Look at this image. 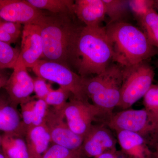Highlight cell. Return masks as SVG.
<instances>
[{
    "label": "cell",
    "mask_w": 158,
    "mask_h": 158,
    "mask_svg": "<svg viewBox=\"0 0 158 158\" xmlns=\"http://www.w3.org/2000/svg\"><path fill=\"white\" fill-rule=\"evenodd\" d=\"M75 15L44 14L40 18L36 25L43 44L42 59L73 68L77 43L84 27L74 21Z\"/></svg>",
    "instance_id": "cell-1"
},
{
    "label": "cell",
    "mask_w": 158,
    "mask_h": 158,
    "mask_svg": "<svg viewBox=\"0 0 158 158\" xmlns=\"http://www.w3.org/2000/svg\"><path fill=\"white\" fill-rule=\"evenodd\" d=\"M113 61L123 68L145 62L158 54L140 29L124 21L109 23L106 27Z\"/></svg>",
    "instance_id": "cell-2"
},
{
    "label": "cell",
    "mask_w": 158,
    "mask_h": 158,
    "mask_svg": "<svg viewBox=\"0 0 158 158\" xmlns=\"http://www.w3.org/2000/svg\"><path fill=\"white\" fill-rule=\"evenodd\" d=\"M113 61L106 27L84 26L77 43L73 68L82 77L104 71Z\"/></svg>",
    "instance_id": "cell-3"
},
{
    "label": "cell",
    "mask_w": 158,
    "mask_h": 158,
    "mask_svg": "<svg viewBox=\"0 0 158 158\" xmlns=\"http://www.w3.org/2000/svg\"><path fill=\"white\" fill-rule=\"evenodd\" d=\"M123 67L110 65L95 77H84L85 93L92 104L110 115L120 100Z\"/></svg>",
    "instance_id": "cell-4"
},
{
    "label": "cell",
    "mask_w": 158,
    "mask_h": 158,
    "mask_svg": "<svg viewBox=\"0 0 158 158\" xmlns=\"http://www.w3.org/2000/svg\"><path fill=\"white\" fill-rule=\"evenodd\" d=\"M155 75L153 68L145 62L123 68L120 100L117 107L130 109L144 97L153 84Z\"/></svg>",
    "instance_id": "cell-5"
},
{
    "label": "cell",
    "mask_w": 158,
    "mask_h": 158,
    "mask_svg": "<svg viewBox=\"0 0 158 158\" xmlns=\"http://www.w3.org/2000/svg\"><path fill=\"white\" fill-rule=\"evenodd\" d=\"M31 69L37 77L56 83L60 87L69 90L73 98L89 102L85 93L84 77L67 66L41 59Z\"/></svg>",
    "instance_id": "cell-6"
},
{
    "label": "cell",
    "mask_w": 158,
    "mask_h": 158,
    "mask_svg": "<svg viewBox=\"0 0 158 158\" xmlns=\"http://www.w3.org/2000/svg\"><path fill=\"white\" fill-rule=\"evenodd\" d=\"M63 111L70 129L83 138L89 131L93 122L104 124L110 116L89 102L80 100L72 97L66 103Z\"/></svg>",
    "instance_id": "cell-7"
},
{
    "label": "cell",
    "mask_w": 158,
    "mask_h": 158,
    "mask_svg": "<svg viewBox=\"0 0 158 158\" xmlns=\"http://www.w3.org/2000/svg\"><path fill=\"white\" fill-rule=\"evenodd\" d=\"M104 124L115 132L126 131L138 134L146 140L150 147L155 145L153 130L144 108L140 110L130 108L113 113Z\"/></svg>",
    "instance_id": "cell-8"
},
{
    "label": "cell",
    "mask_w": 158,
    "mask_h": 158,
    "mask_svg": "<svg viewBox=\"0 0 158 158\" xmlns=\"http://www.w3.org/2000/svg\"><path fill=\"white\" fill-rule=\"evenodd\" d=\"M64 108L49 107L44 123L54 144L72 150H81L84 138L74 133L69 127L64 115Z\"/></svg>",
    "instance_id": "cell-9"
},
{
    "label": "cell",
    "mask_w": 158,
    "mask_h": 158,
    "mask_svg": "<svg viewBox=\"0 0 158 158\" xmlns=\"http://www.w3.org/2000/svg\"><path fill=\"white\" fill-rule=\"evenodd\" d=\"M19 59L9 77L5 88L12 103L16 107L31 100L34 90V81L27 69Z\"/></svg>",
    "instance_id": "cell-10"
},
{
    "label": "cell",
    "mask_w": 158,
    "mask_h": 158,
    "mask_svg": "<svg viewBox=\"0 0 158 158\" xmlns=\"http://www.w3.org/2000/svg\"><path fill=\"white\" fill-rule=\"evenodd\" d=\"M117 140L107 126L93 124L84 138L81 147L83 156L95 158L104 153L117 149Z\"/></svg>",
    "instance_id": "cell-11"
},
{
    "label": "cell",
    "mask_w": 158,
    "mask_h": 158,
    "mask_svg": "<svg viewBox=\"0 0 158 158\" xmlns=\"http://www.w3.org/2000/svg\"><path fill=\"white\" fill-rule=\"evenodd\" d=\"M44 14L27 0H0V19L24 26L36 24Z\"/></svg>",
    "instance_id": "cell-12"
},
{
    "label": "cell",
    "mask_w": 158,
    "mask_h": 158,
    "mask_svg": "<svg viewBox=\"0 0 158 158\" xmlns=\"http://www.w3.org/2000/svg\"><path fill=\"white\" fill-rule=\"evenodd\" d=\"M22 34L19 59L22 60L27 68H32L43 56V44L40 28L36 24L26 25Z\"/></svg>",
    "instance_id": "cell-13"
},
{
    "label": "cell",
    "mask_w": 158,
    "mask_h": 158,
    "mask_svg": "<svg viewBox=\"0 0 158 158\" xmlns=\"http://www.w3.org/2000/svg\"><path fill=\"white\" fill-rule=\"evenodd\" d=\"M21 116L8 94H0V131L25 136L26 131Z\"/></svg>",
    "instance_id": "cell-14"
},
{
    "label": "cell",
    "mask_w": 158,
    "mask_h": 158,
    "mask_svg": "<svg viewBox=\"0 0 158 158\" xmlns=\"http://www.w3.org/2000/svg\"><path fill=\"white\" fill-rule=\"evenodd\" d=\"M121 150L129 158H152V150L143 137L132 132H116Z\"/></svg>",
    "instance_id": "cell-15"
},
{
    "label": "cell",
    "mask_w": 158,
    "mask_h": 158,
    "mask_svg": "<svg viewBox=\"0 0 158 158\" xmlns=\"http://www.w3.org/2000/svg\"><path fill=\"white\" fill-rule=\"evenodd\" d=\"M75 15L87 27H98L105 19L106 8L103 0H76Z\"/></svg>",
    "instance_id": "cell-16"
},
{
    "label": "cell",
    "mask_w": 158,
    "mask_h": 158,
    "mask_svg": "<svg viewBox=\"0 0 158 158\" xmlns=\"http://www.w3.org/2000/svg\"><path fill=\"white\" fill-rule=\"evenodd\" d=\"M25 139L29 158H42L52 142L50 135L44 123L30 128L26 132Z\"/></svg>",
    "instance_id": "cell-17"
},
{
    "label": "cell",
    "mask_w": 158,
    "mask_h": 158,
    "mask_svg": "<svg viewBox=\"0 0 158 158\" xmlns=\"http://www.w3.org/2000/svg\"><path fill=\"white\" fill-rule=\"evenodd\" d=\"M1 137V148L6 158H29L24 136L15 133H3Z\"/></svg>",
    "instance_id": "cell-18"
},
{
    "label": "cell",
    "mask_w": 158,
    "mask_h": 158,
    "mask_svg": "<svg viewBox=\"0 0 158 158\" xmlns=\"http://www.w3.org/2000/svg\"><path fill=\"white\" fill-rule=\"evenodd\" d=\"M143 98L144 108L153 130L156 144L158 142V84H152Z\"/></svg>",
    "instance_id": "cell-19"
},
{
    "label": "cell",
    "mask_w": 158,
    "mask_h": 158,
    "mask_svg": "<svg viewBox=\"0 0 158 158\" xmlns=\"http://www.w3.org/2000/svg\"><path fill=\"white\" fill-rule=\"evenodd\" d=\"M36 9L47 10L54 15H75L73 0H27Z\"/></svg>",
    "instance_id": "cell-20"
},
{
    "label": "cell",
    "mask_w": 158,
    "mask_h": 158,
    "mask_svg": "<svg viewBox=\"0 0 158 158\" xmlns=\"http://www.w3.org/2000/svg\"><path fill=\"white\" fill-rule=\"evenodd\" d=\"M150 43L158 50V14L152 9L138 19Z\"/></svg>",
    "instance_id": "cell-21"
},
{
    "label": "cell",
    "mask_w": 158,
    "mask_h": 158,
    "mask_svg": "<svg viewBox=\"0 0 158 158\" xmlns=\"http://www.w3.org/2000/svg\"><path fill=\"white\" fill-rule=\"evenodd\" d=\"M106 8V15L110 18V23L123 21L128 12V1L103 0Z\"/></svg>",
    "instance_id": "cell-22"
},
{
    "label": "cell",
    "mask_w": 158,
    "mask_h": 158,
    "mask_svg": "<svg viewBox=\"0 0 158 158\" xmlns=\"http://www.w3.org/2000/svg\"><path fill=\"white\" fill-rule=\"evenodd\" d=\"M20 50L7 43L0 41V70L13 69L19 57Z\"/></svg>",
    "instance_id": "cell-23"
},
{
    "label": "cell",
    "mask_w": 158,
    "mask_h": 158,
    "mask_svg": "<svg viewBox=\"0 0 158 158\" xmlns=\"http://www.w3.org/2000/svg\"><path fill=\"white\" fill-rule=\"evenodd\" d=\"M73 97L67 89L59 87L56 90H52L44 100L49 106L55 108H62L68 102V99Z\"/></svg>",
    "instance_id": "cell-24"
},
{
    "label": "cell",
    "mask_w": 158,
    "mask_h": 158,
    "mask_svg": "<svg viewBox=\"0 0 158 158\" xmlns=\"http://www.w3.org/2000/svg\"><path fill=\"white\" fill-rule=\"evenodd\" d=\"M84 158L81 150H72L65 147L54 144L49 147L42 158Z\"/></svg>",
    "instance_id": "cell-25"
},
{
    "label": "cell",
    "mask_w": 158,
    "mask_h": 158,
    "mask_svg": "<svg viewBox=\"0 0 158 158\" xmlns=\"http://www.w3.org/2000/svg\"><path fill=\"white\" fill-rule=\"evenodd\" d=\"M156 4L153 0H129V7L137 19L142 17L152 9Z\"/></svg>",
    "instance_id": "cell-26"
},
{
    "label": "cell",
    "mask_w": 158,
    "mask_h": 158,
    "mask_svg": "<svg viewBox=\"0 0 158 158\" xmlns=\"http://www.w3.org/2000/svg\"><path fill=\"white\" fill-rule=\"evenodd\" d=\"M49 107V106L44 100H36L34 105L33 122L30 128L39 126L44 124Z\"/></svg>",
    "instance_id": "cell-27"
},
{
    "label": "cell",
    "mask_w": 158,
    "mask_h": 158,
    "mask_svg": "<svg viewBox=\"0 0 158 158\" xmlns=\"http://www.w3.org/2000/svg\"><path fill=\"white\" fill-rule=\"evenodd\" d=\"M35 100L31 99L29 101L20 105L21 110V118L26 131L31 127L33 122L34 105Z\"/></svg>",
    "instance_id": "cell-28"
},
{
    "label": "cell",
    "mask_w": 158,
    "mask_h": 158,
    "mask_svg": "<svg viewBox=\"0 0 158 158\" xmlns=\"http://www.w3.org/2000/svg\"><path fill=\"white\" fill-rule=\"evenodd\" d=\"M34 90L37 99L44 100L51 90H53L50 84L40 77L33 79Z\"/></svg>",
    "instance_id": "cell-29"
},
{
    "label": "cell",
    "mask_w": 158,
    "mask_h": 158,
    "mask_svg": "<svg viewBox=\"0 0 158 158\" xmlns=\"http://www.w3.org/2000/svg\"><path fill=\"white\" fill-rule=\"evenodd\" d=\"M0 28L7 34L18 39L22 32V25L0 19Z\"/></svg>",
    "instance_id": "cell-30"
},
{
    "label": "cell",
    "mask_w": 158,
    "mask_h": 158,
    "mask_svg": "<svg viewBox=\"0 0 158 158\" xmlns=\"http://www.w3.org/2000/svg\"><path fill=\"white\" fill-rule=\"evenodd\" d=\"M95 158H129L120 150L117 149L104 153L102 154Z\"/></svg>",
    "instance_id": "cell-31"
},
{
    "label": "cell",
    "mask_w": 158,
    "mask_h": 158,
    "mask_svg": "<svg viewBox=\"0 0 158 158\" xmlns=\"http://www.w3.org/2000/svg\"><path fill=\"white\" fill-rule=\"evenodd\" d=\"M17 40V39L7 34L0 28V41L7 43L11 44L16 42Z\"/></svg>",
    "instance_id": "cell-32"
},
{
    "label": "cell",
    "mask_w": 158,
    "mask_h": 158,
    "mask_svg": "<svg viewBox=\"0 0 158 158\" xmlns=\"http://www.w3.org/2000/svg\"><path fill=\"white\" fill-rule=\"evenodd\" d=\"M9 77L3 70H0V89L5 88Z\"/></svg>",
    "instance_id": "cell-33"
},
{
    "label": "cell",
    "mask_w": 158,
    "mask_h": 158,
    "mask_svg": "<svg viewBox=\"0 0 158 158\" xmlns=\"http://www.w3.org/2000/svg\"><path fill=\"white\" fill-rule=\"evenodd\" d=\"M152 150V158H158V142L155 145Z\"/></svg>",
    "instance_id": "cell-34"
},
{
    "label": "cell",
    "mask_w": 158,
    "mask_h": 158,
    "mask_svg": "<svg viewBox=\"0 0 158 158\" xmlns=\"http://www.w3.org/2000/svg\"><path fill=\"white\" fill-rule=\"evenodd\" d=\"M0 158H6L3 153L0 152Z\"/></svg>",
    "instance_id": "cell-35"
},
{
    "label": "cell",
    "mask_w": 158,
    "mask_h": 158,
    "mask_svg": "<svg viewBox=\"0 0 158 158\" xmlns=\"http://www.w3.org/2000/svg\"><path fill=\"white\" fill-rule=\"evenodd\" d=\"M156 65L158 69V59H157L156 61Z\"/></svg>",
    "instance_id": "cell-36"
},
{
    "label": "cell",
    "mask_w": 158,
    "mask_h": 158,
    "mask_svg": "<svg viewBox=\"0 0 158 158\" xmlns=\"http://www.w3.org/2000/svg\"><path fill=\"white\" fill-rule=\"evenodd\" d=\"M1 148V137L0 136V148Z\"/></svg>",
    "instance_id": "cell-37"
},
{
    "label": "cell",
    "mask_w": 158,
    "mask_h": 158,
    "mask_svg": "<svg viewBox=\"0 0 158 158\" xmlns=\"http://www.w3.org/2000/svg\"><path fill=\"white\" fill-rule=\"evenodd\" d=\"M156 6H157L158 8V1H156Z\"/></svg>",
    "instance_id": "cell-38"
},
{
    "label": "cell",
    "mask_w": 158,
    "mask_h": 158,
    "mask_svg": "<svg viewBox=\"0 0 158 158\" xmlns=\"http://www.w3.org/2000/svg\"></svg>",
    "instance_id": "cell-39"
}]
</instances>
